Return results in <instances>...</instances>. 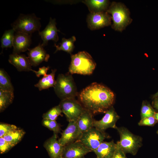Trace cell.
Segmentation results:
<instances>
[{
  "label": "cell",
  "instance_id": "6da1fadb",
  "mask_svg": "<svg viewBox=\"0 0 158 158\" xmlns=\"http://www.w3.org/2000/svg\"><path fill=\"white\" fill-rule=\"evenodd\" d=\"M79 99L83 107L93 114L105 113L112 106L114 95L107 87L94 83L82 91Z\"/></svg>",
  "mask_w": 158,
  "mask_h": 158
},
{
  "label": "cell",
  "instance_id": "7a4b0ae2",
  "mask_svg": "<svg viewBox=\"0 0 158 158\" xmlns=\"http://www.w3.org/2000/svg\"><path fill=\"white\" fill-rule=\"evenodd\" d=\"M106 12L111 15V27L116 31L122 32L132 21L129 9L121 3L112 2Z\"/></svg>",
  "mask_w": 158,
  "mask_h": 158
},
{
  "label": "cell",
  "instance_id": "3957f363",
  "mask_svg": "<svg viewBox=\"0 0 158 158\" xmlns=\"http://www.w3.org/2000/svg\"><path fill=\"white\" fill-rule=\"evenodd\" d=\"M71 58L69 68V72L71 74L90 75L95 68V62L91 55L86 51H80L71 55Z\"/></svg>",
  "mask_w": 158,
  "mask_h": 158
},
{
  "label": "cell",
  "instance_id": "277c9868",
  "mask_svg": "<svg viewBox=\"0 0 158 158\" xmlns=\"http://www.w3.org/2000/svg\"><path fill=\"white\" fill-rule=\"evenodd\" d=\"M116 129L120 136V140L116 143L117 146L125 154L135 155L142 145V138L133 134L125 127H117Z\"/></svg>",
  "mask_w": 158,
  "mask_h": 158
},
{
  "label": "cell",
  "instance_id": "5b68a950",
  "mask_svg": "<svg viewBox=\"0 0 158 158\" xmlns=\"http://www.w3.org/2000/svg\"><path fill=\"white\" fill-rule=\"evenodd\" d=\"M40 19L34 13L28 14L21 13L11 24V26L15 32L31 35L36 31H40L41 26Z\"/></svg>",
  "mask_w": 158,
  "mask_h": 158
},
{
  "label": "cell",
  "instance_id": "8992f818",
  "mask_svg": "<svg viewBox=\"0 0 158 158\" xmlns=\"http://www.w3.org/2000/svg\"><path fill=\"white\" fill-rule=\"evenodd\" d=\"M54 87L56 94L61 100L75 98L77 95L75 84L69 74H59Z\"/></svg>",
  "mask_w": 158,
  "mask_h": 158
},
{
  "label": "cell",
  "instance_id": "52a82bcc",
  "mask_svg": "<svg viewBox=\"0 0 158 158\" xmlns=\"http://www.w3.org/2000/svg\"><path fill=\"white\" fill-rule=\"evenodd\" d=\"M109 138L105 131H101L92 127L82 133L78 141L94 152L105 139Z\"/></svg>",
  "mask_w": 158,
  "mask_h": 158
},
{
  "label": "cell",
  "instance_id": "ba28073f",
  "mask_svg": "<svg viewBox=\"0 0 158 158\" xmlns=\"http://www.w3.org/2000/svg\"><path fill=\"white\" fill-rule=\"evenodd\" d=\"M59 105L68 122H76L84 109L81 103L75 98L61 100Z\"/></svg>",
  "mask_w": 158,
  "mask_h": 158
},
{
  "label": "cell",
  "instance_id": "9c48e42d",
  "mask_svg": "<svg viewBox=\"0 0 158 158\" xmlns=\"http://www.w3.org/2000/svg\"><path fill=\"white\" fill-rule=\"evenodd\" d=\"M111 16L106 12L90 13L87 21L88 28L91 30H98L111 25Z\"/></svg>",
  "mask_w": 158,
  "mask_h": 158
},
{
  "label": "cell",
  "instance_id": "30bf717a",
  "mask_svg": "<svg viewBox=\"0 0 158 158\" xmlns=\"http://www.w3.org/2000/svg\"><path fill=\"white\" fill-rule=\"evenodd\" d=\"M105 113V115L101 120H94L93 127L103 131H105L109 128L116 129L117 127L116 123L120 116L114 108L111 107Z\"/></svg>",
  "mask_w": 158,
  "mask_h": 158
},
{
  "label": "cell",
  "instance_id": "8fae6325",
  "mask_svg": "<svg viewBox=\"0 0 158 158\" xmlns=\"http://www.w3.org/2000/svg\"><path fill=\"white\" fill-rule=\"evenodd\" d=\"M82 133L80 130L76 122L70 121L61 133L59 139L60 144L63 146L78 141Z\"/></svg>",
  "mask_w": 158,
  "mask_h": 158
},
{
  "label": "cell",
  "instance_id": "7c38bea8",
  "mask_svg": "<svg viewBox=\"0 0 158 158\" xmlns=\"http://www.w3.org/2000/svg\"><path fill=\"white\" fill-rule=\"evenodd\" d=\"M91 152L83 144L77 141L63 147L62 158H84L85 155Z\"/></svg>",
  "mask_w": 158,
  "mask_h": 158
},
{
  "label": "cell",
  "instance_id": "4fadbf2b",
  "mask_svg": "<svg viewBox=\"0 0 158 158\" xmlns=\"http://www.w3.org/2000/svg\"><path fill=\"white\" fill-rule=\"evenodd\" d=\"M60 32L56 27L55 18H50L48 24L44 29L41 31H39V34L43 42L41 44L43 47L47 46L49 40L57 42L59 39L58 32Z\"/></svg>",
  "mask_w": 158,
  "mask_h": 158
},
{
  "label": "cell",
  "instance_id": "5bb4252c",
  "mask_svg": "<svg viewBox=\"0 0 158 158\" xmlns=\"http://www.w3.org/2000/svg\"><path fill=\"white\" fill-rule=\"evenodd\" d=\"M44 147L50 158H62L63 147L57 139V134L52 136L44 142Z\"/></svg>",
  "mask_w": 158,
  "mask_h": 158
},
{
  "label": "cell",
  "instance_id": "9a60e30c",
  "mask_svg": "<svg viewBox=\"0 0 158 158\" xmlns=\"http://www.w3.org/2000/svg\"><path fill=\"white\" fill-rule=\"evenodd\" d=\"M31 35L15 32L13 44V53L20 54L29 50L32 42Z\"/></svg>",
  "mask_w": 158,
  "mask_h": 158
},
{
  "label": "cell",
  "instance_id": "2e32d148",
  "mask_svg": "<svg viewBox=\"0 0 158 158\" xmlns=\"http://www.w3.org/2000/svg\"><path fill=\"white\" fill-rule=\"evenodd\" d=\"M28 51V57L32 66H37L43 61L47 62L50 57L40 43Z\"/></svg>",
  "mask_w": 158,
  "mask_h": 158
},
{
  "label": "cell",
  "instance_id": "e0dca14e",
  "mask_svg": "<svg viewBox=\"0 0 158 158\" xmlns=\"http://www.w3.org/2000/svg\"><path fill=\"white\" fill-rule=\"evenodd\" d=\"M8 61L19 71H29L32 70L28 57L24 54L13 53L9 55Z\"/></svg>",
  "mask_w": 158,
  "mask_h": 158
},
{
  "label": "cell",
  "instance_id": "ac0fdd59",
  "mask_svg": "<svg viewBox=\"0 0 158 158\" xmlns=\"http://www.w3.org/2000/svg\"><path fill=\"white\" fill-rule=\"evenodd\" d=\"M116 143L113 140L110 142H103L94 152L97 158H111L117 148Z\"/></svg>",
  "mask_w": 158,
  "mask_h": 158
},
{
  "label": "cell",
  "instance_id": "d6986e66",
  "mask_svg": "<svg viewBox=\"0 0 158 158\" xmlns=\"http://www.w3.org/2000/svg\"><path fill=\"white\" fill-rule=\"evenodd\" d=\"M94 120L93 118V114L84 108L76 123L80 130L83 133L93 127Z\"/></svg>",
  "mask_w": 158,
  "mask_h": 158
},
{
  "label": "cell",
  "instance_id": "ffe728a7",
  "mask_svg": "<svg viewBox=\"0 0 158 158\" xmlns=\"http://www.w3.org/2000/svg\"><path fill=\"white\" fill-rule=\"evenodd\" d=\"M83 2L87 6L90 13L106 12L110 4L107 0H86Z\"/></svg>",
  "mask_w": 158,
  "mask_h": 158
},
{
  "label": "cell",
  "instance_id": "44dd1931",
  "mask_svg": "<svg viewBox=\"0 0 158 158\" xmlns=\"http://www.w3.org/2000/svg\"><path fill=\"white\" fill-rule=\"evenodd\" d=\"M56 71L55 69L52 70L50 74L44 76L38 83L35 85V86L38 88L40 91L54 87L56 82L54 77Z\"/></svg>",
  "mask_w": 158,
  "mask_h": 158
},
{
  "label": "cell",
  "instance_id": "7402d4cb",
  "mask_svg": "<svg viewBox=\"0 0 158 158\" xmlns=\"http://www.w3.org/2000/svg\"><path fill=\"white\" fill-rule=\"evenodd\" d=\"M25 133L24 130L18 128L3 137L6 141L14 146L21 140Z\"/></svg>",
  "mask_w": 158,
  "mask_h": 158
},
{
  "label": "cell",
  "instance_id": "603a6c76",
  "mask_svg": "<svg viewBox=\"0 0 158 158\" xmlns=\"http://www.w3.org/2000/svg\"><path fill=\"white\" fill-rule=\"evenodd\" d=\"M76 40L75 36L68 39L62 38L61 42L59 44V45L54 44V46L56 49L55 53L59 51H63L71 54L74 49V43Z\"/></svg>",
  "mask_w": 158,
  "mask_h": 158
},
{
  "label": "cell",
  "instance_id": "cb8c5ba5",
  "mask_svg": "<svg viewBox=\"0 0 158 158\" xmlns=\"http://www.w3.org/2000/svg\"><path fill=\"white\" fill-rule=\"evenodd\" d=\"M13 92L0 90V111L4 110L13 102Z\"/></svg>",
  "mask_w": 158,
  "mask_h": 158
},
{
  "label": "cell",
  "instance_id": "d4e9b609",
  "mask_svg": "<svg viewBox=\"0 0 158 158\" xmlns=\"http://www.w3.org/2000/svg\"><path fill=\"white\" fill-rule=\"evenodd\" d=\"M0 90L13 92L14 88L10 77L3 69L0 70Z\"/></svg>",
  "mask_w": 158,
  "mask_h": 158
},
{
  "label": "cell",
  "instance_id": "484cf974",
  "mask_svg": "<svg viewBox=\"0 0 158 158\" xmlns=\"http://www.w3.org/2000/svg\"><path fill=\"white\" fill-rule=\"evenodd\" d=\"M15 32L12 28L4 32L1 39V47L2 49L13 47Z\"/></svg>",
  "mask_w": 158,
  "mask_h": 158
},
{
  "label": "cell",
  "instance_id": "4316f807",
  "mask_svg": "<svg viewBox=\"0 0 158 158\" xmlns=\"http://www.w3.org/2000/svg\"><path fill=\"white\" fill-rule=\"evenodd\" d=\"M62 111L60 105L53 107L42 115L43 119L56 121L58 117L61 115Z\"/></svg>",
  "mask_w": 158,
  "mask_h": 158
},
{
  "label": "cell",
  "instance_id": "83f0119b",
  "mask_svg": "<svg viewBox=\"0 0 158 158\" xmlns=\"http://www.w3.org/2000/svg\"><path fill=\"white\" fill-rule=\"evenodd\" d=\"M42 123L43 126L53 131L54 133L57 134L61 132V126L56 121L43 119Z\"/></svg>",
  "mask_w": 158,
  "mask_h": 158
},
{
  "label": "cell",
  "instance_id": "f1b7e54d",
  "mask_svg": "<svg viewBox=\"0 0 158 158\" xmlns=\"http://www.w3.org/2000/svg\"><path fill=\"white\" fill-rule=\"evenodd\" d=\"M155 112L153 108L148 102L145 101L142 102L141 109V119L154 116Z\"/></svg>",
  "mask_w": 158,
  "mask_h": 158
},
{
  "label": "cell",
  "instance_id": "f546056e",
  "mask_svg": "<svg viewBox=\"0 0 158 158\" xmlns=\"http://www.w3.org/2000/svg\"><path fill=\"white\" fill-rule=\"evenodd\" d=\"M18 128L16 126L9 124L0 123V137H3L12 131Z\"/></svg>",
  "mask_w": 158,
  "mask_h": 158
},
{
  "label": "cell",
  "instance_id": "4dcf8cb0",
  "mask_svg": "<svg viewBox=\"0 0 158 158\" xmlns=\"http://www.w3.org/2000/svg\"><path fill=\"white\" fill-rule=\"evenodd\" d=\"M14 147L6 141L3 137H0V153L2 154L6 153Z\"/></svg>",
  "mask_w": 158,
  "mask_h": 158
},
{
  "label": "cell",
  "instance_id": "1f68e13d",
  "mask_svg": "<svg viewBox=\"0 0 158 158\" xmlns=\"http://www.w3.org/2000/svg\"><path fill=\"white\" fill-rule=\"evenodd\" d=\"M158 121L154 116H151L141 119L138 124L140 126H154Z\"/></svg>",
  "mask_w": 158,
  "mask_h": 158
},
{
  "label": "cell",
  "instance_id": "d6a6232c",
  "mask_svg": "<svg viewBox=\"0 0 158 158\" xmlns=\"http://www.w3.org/2000/svg\"><path fill=\"white\" fill-rule=\"evenodd\" d=\"M116 149L111 158H127L126 154L117 145Z\"/></svg>",
  "mask_w": 158,
  "mask_h": 158
},
{
  "label": "cell",
  "instance_id": "836d02e7",
  "mask_svg": "<svg viewBox=\"0 0 158 158\" xmlns=\"http://www.w3.org/2000/svg\"><path fill=\"white\" fill-rule=\"evenodd\" d=\"M49 69V66L46 67L43 66L42 67L39 68L38 71H36L33 70L32 71L35 73L37 77H39L41 75L44 76L46 75Z\"/></svg>",
  "mask_w": 158,
  "mask_h": 158
},
{
  "label": "cell",
  "instance_id": "e575fe53",
  "mask_svg": "<svg viewBox=\"0 0 158 158\" xmlns=\"http://www.w3.org/2000/svg\"><path fill=\"white\" fill-rule=\"evenodd\" d=\"M153 105L154 107L158 110V97L154 98L153 102Z\"/></svg>",
  "mask_w": 158,
  "mask_h": 158
},
{
  "label": "cell",
  "instance_id": "d590c367",
  "mask_svg": "<svg viewBox=\"0 0 158 158\" xmlns=\"http://www.w3.org/2000/svg\"><path fill=\"white\" fill-rule=\"evenodd\" d=\"M154 117L158 121V112H155Z\"/></svg>",
  "mask_w": 158,
  "mask_h": 158
},
{
  "label": "cell",
  "instance_id": "8d00e7d4",
  "mask_svg": "<svg viewBox=\"0 0 158 158\" xmlns=\"http://www.w3.org/2000/svg\"><path fill=\"white\" fill-rule=\"evenodd\" d=\"M153 97L154 98L156 97H158V91L153 95Z\"/></svg>",
  "mask_w": 158,
  "mask_h": 158
},
{
  "label": "cell",
  "instance_id": "74e56055",
  "mask_svg": "<svg viewBox=\"0 0 158 158\" xmlns=\"http://www.w3.org/2000/svg\"><path fill=\"white\" fill-rule=\"evenodd\" d=\"M157 134H158V130H157Z\"/></svg>",
  "mask_w": 158,
  "mask_h": 158
},
{
  "label": "cell",
  "instance_id": "f35d334b",
  "mask_svg": "<svg viewBox=\"0 0 158 158\" xmlns=\"http://www.w3.org/2000/svg\"></svg>",
  "mask_w": 158,
  "mask_h": 158
}]
</instances>
